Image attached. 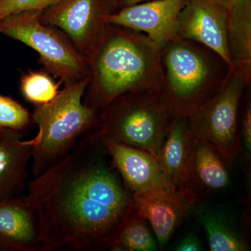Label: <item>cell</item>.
Segmentation results:
<instances>
[{
  "instance_id": "15",
  "label": "cell",
  "mask_w": 251,
  "mask_h": 251,
  "mask_svg": "<svg viewBox=\"0 0 251 251\" xmlns=\"http://www.w3.org/2000/svg\"><path fill=\"white\" fill-rule=\"evenodd\" d=\"M31 155L30 140H23L22 131L0 128V201L23 194Z\"/></svg>"
},
{
  "instance_id": "4",
  "label": "cell",
  "mask_w": 251,
  "mask_h": 251,
  "mask_svg": "<svg viewBox=\"0 0 251 251\" xmlns=\"http://www.w3.org/2000/svg\"><path fill=\"white\" fill-rule=\"evenodd\" d=\"M90 79L65 85L49 103L35 105L31 120L38 133L30 140L33 176L61 161L84 136L99 128L100 112L82 102Z\"/></svg>"
},
{
  "instance_id": "9",
  "label": "cell",
  "mask_w": 251,
  "mask_h": 251,
  "mask_svg": "<svg viewBox=\"0 0 251 251\" xmlns=\"http://www.w3.org/2000/svg\"><path fill=\"white\" fill-rule=\"evenodd\" d=\"M229 10L219 0H185L178 18V37L207 46L231 65L227 42Z\"/></svg>"
},
{
  "instance_id": "19",
  "label": "cell",
  "mask_w": 251,
  "mask_h": 251,
  "mask_svg": "<svg viewBox=\"0 0 251 251\" xmlns=\"http://www.w3.org/2000/svg\"><path fill=\"white\" fill-rule=\"evenodd\" d=\"M157 243L148 225V221L138 211L126 223L112 251H156Z\"/></svg>"
},
{
  "instance_id": "8",
  "label": "cell",
  "mask_w": 251,
  "mask_h": 251,
  "mask_svg": "<svg viewBox=\"0 0 251 251\" xmlns=\"http://www.w3.org/2000/svg\"><path fill=\"white\" fill-rule=\"evenodd\" d=\"M112 13L110 0H60L42 11L41 20L63 31L86 59Z\"/></svg>"
},
{
  "instance_id": "21",
  "label": "cell",
  "mask_w": 251,
  "mask_h": 251,
  "mask_svg": "<svg viewBox=\"0 0 251 251\" xmlns=\"http://www.w3.org/2000/svg\"><path fill=\"white\" fill-rule=\"evenodd\" d=\"M251 87L243 96L239 115V151L238 156L244 165L248 181H251Z\"/></svg>"
},
{
  "instance_id": "26",
  "label": "cell",
  "mask_w": 251,
  "mask_h": 251,
  "mask_svg": "<svg viewBox=\"0 0 251 251\" xmlns=\"http://www.w3.org/2000/svg\"><path fill=\"white\" fill-rule=\"evenodd\" d=\"M221 2L224 3L226 6L227 7L230 8L231 6H233L234 4L237 2V1H240V0H219Z\"/></svg>"
},
{
  "instance_id": "1",
  "label": "cell",
  "mask_w": 251,
  "mask_h": 251,
  "mask_svg": "<svg viewBox=\"0 0 251 251\" xmlns=\"http://www.w3.org/2000/svg\"><path fill=\"white\" fill-rule=\"evenodd\" d=\"M26 188L39 219L41 251H112L137 211L99 128Z\"/></svg>"
},
{
  "instance_id": "7",
  "label": "cell",
  "mask_w": 251,
  "mask_h": 251,
  "mask_svg": "<svg viewBox=\"0 0 251 251\" xmlns=\"http://www.w3.org/2000/svg\"><path fill=\"white\" fill-rule=\"evenodd\" d=\"M42 11H24L0 21V33L25 44L39 54V64L62 84L90 77L87 59L60 29L43 23Z\"/></svg>"
},
{
  "instance_id": "16",
  "label": "cell",
  "mask_w": 251,
  "mask_h": 251,
  "mask_svg": "<svg viewBox=\"0 0 251 251\" xmlns=\"http://www.w3.org/2000/svg\"><path fill=\"white\" fill-rule=\"evenodd\" d=\"M196 203L192 210L205 229L211 251H247L251 247L247 237L224 213Z\"/></svg>"
},
{
  "instance_id": "25",
  "label": "cell",
  "mask_w": 251,
  "mask_h": 251,
  "mask_svg": "<svg viewBox=\"0 0 251 251\" xmlns=\"http://www.w3.org/2000/svg\"><path fill=\"white\" fill-rule=\"evenodd\" d=\"M147 1H150V0H110L113 12L123 9V8L127 7V6L139 4V3Z\"/></svg>"
},
{
  "instance_id": "6",
  "label": "cell",
  "mask_w": 251,
  "mask_h": 251,
  "mask_svg": "<svg viewBox=\"0 0 251 251\" xmlns=\"http://www.w3.org/2000/svg\"><path fill=\"white\" fill-rule=\"evenodd\" d=\"M251 85V62L232 63L224 82L189 118L193 135L205 141L225 161L239 151V115L244 92Z\"/></svg>"
},
{
  "instance_id": "3",
  "label": "cell",
  "mask_w": 251,
  "mask_h": 251,
  "mask_svg": "<svg viewBox=\"0 0 251 251\" xmlns=\"http://www.w3.org/2000/svg\"><path fill=\"white\" fill-rule=\"evenodd\" d=\"M161 57L157 94L172 117L191 116L219 88L231 66L207 46L178 36L162 48Z\"/></svg>"
},
{
  "instance_id": "11",
  "label": "cell",
  "mask_w": 251,
  "mask_h": 251,
  "mask_svg": "<svg viewBox=\"0 0 251 251\" xmlns=\"http://www.w3.org/2000/svg\"><path fill=\"white\" fill-rule=\"evenodd\" d=\"M133 198L137 209L152 227L161 250L166 247L193 206L201 202L199 193L190 187L133 196Z\"/></svg>"
},
{
  "instance_id": "18",
  "label": "cell",
  "mask_w": 251,
  "mask_h": 251,
  "mask_svg": "<svg viewBox=\"0 0 251 251\" xmlns=\"http://www.w3.org/2000/svg\"><path fill=\"white\" fill-rule=\"evenodd\" d=\"M227 42L232 64L251 62V0H240L229 8Z\"/></svg>"
},
{
  "instance_id": "12",
  "label": "cell",
  "mask_w": 251,
  "mask_h": 251,
  "mask_svg": "<svg viewBox=\"0 0 251 251\" xmlns=\"http://www.w3.org/2000/svg\"><path fill=\"white\" fill-rule=\"evenodd\" d=\"M105 145L114 166L133 196L176 189L166 179L158 159L151 153L107 138Z\"/></svg>"
},
{
  "instance_id": "17",
  "label": "cell",
  "mask_w": 251,
  "mask_h": 251,
  "mask_svg": "<svg viewBox=\"0 0 251 251\" xmlns=\"http://www.w3.org/2000/svg\"><path fill=\"white\" fill-rule=\"evenodd\" d=\"M224 160L211 145L195 137L191 164L193 189L198 193V187L211 191L227 187L229 174Z\"/></svg>"
},
{
  "instance_id": "24",
  "label": "cell",
  "mask_w": 251,
  "mask_h": 251,
  "mask_svg": "<svg viewBox=\"0 0 251 251\" xmlns=\"http://www.w3.org/2000/svg\"><path fill=\"white\" fill-rule=\"evenodd\" d=\"M175 250L177 251H201L203 250L202 243L196 234H188L183 238Z\"/></svg>"
},
{
  "instance_id": "14",
  "label": "cell",
  "mask_w": 251,
  "mask_h": 251,
  "mask_svg": "<svg viewBox=\"0 0 251 251\" xmlns=\"http://www.w3.org/2000/svg\"><path fill=\"white\" fill-rule=\"evenodd\" d=\"M194 140L189 118L172 117L157 158L166 179L176 189L192 188L191 164Z\"/></svg>"
},
{
  "instance_id": "5",
  "label": "cell",
  "mask_w": 251,
  "mask_h": 251,
  "mask_svg": "<svg viewBox=\"0 0 251 251\" xmlns=\"http://www.w3.org/2000/svg\"><path fill=\"white\" fill-rule=\"evenodd\" d=\"M171 118L157 92H127L100 110L99 129L108 139L158 158Z\"/></svg>"
},
{
  "instance_id": "13",
  "label": "cell",
  "mask_w": 251,
  "mask_h": 251,
  "mask_svg": "<svg viewBox=\"0 0 251 251\" xmlns=\"http://www.w3.org/2000/svg\"><path fill=\"white\" fill-rule=\"evenodd\" d=\"M0 251H41L39 219L26 195L0 201Z\"/></svg>"
},
{
  "instance_id": "23",
  "label": "cell",
  "mask_w": 251,
  "mask_h": 251,
  "mask_svg": "<svg viewBox=\"0 0 251 251\" xmlns=\"http://www.w3.org/2000/svg\"><path fill=\"white\" fill-rule=\"evenodd\" d=\"M60 0H0V21L24 11H44Z\"/></svg>"
},
{
  "instance_id": "2",
  "label": "cell",
  "mask_w": 251,
  "mask_h": 251,
  "mask_svg": "<svg viewBox=\"0 0 251 251\" xmlns=\"http://www.w3.org/2000/svg\"><path fill=\"white\" fill-rule=\"evenodd\" d=\"M161 49L142 33L107 24L86 57L90 79L83 103L100 112L127 92L158 93L163 80Z\"/></svg>"
},
{
  "instance_id": "22",
  "label": "cell",
  "mask_w": 251,
  "mask_h": 251,
  "mask_svg": "<svg viewBox=\"0 0 251 251\" xmlns=\"http://www.w3.org/2000/svg\"><path fill=\"white\" fill-rule=\"evenodd\" d=\"M31 122L27 108L14 99L0 94V128L23 131Z\"/></svg>"
},
{
  "instance_id": "20",
  "label": "cell",
  "mask_w": 251,
  "mask_h": 251,
  "mask_svg": "<svg viewBox=\"0 0 251 251\" xmlns=\"http://www.w3.org/2000/svg\"><path fill=\"white\" fill-rule=\"evenodd\" d=\"M61 84V81L55 83L48 73L29 71L21 77V90L28 101L34 105H42L56 97Z\"/></svg>"
},
{
  "instance_id": "10",
  "label": "cell",
  "mask_w": 251,
  "mask_h": 251,
  "mask_svg": "<svg viewBox=\"0 0 251 251\" xmlns=\"http://www.w3.org/2000/svg\"><path fill=\"white\" fill-rule=\"evenodd\" d=\"M184 1H144L112 13L107 23L142 33L163 48L177 36L178 18Z\"/></svg>"
}]
</instances>
